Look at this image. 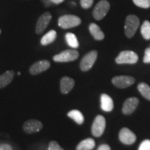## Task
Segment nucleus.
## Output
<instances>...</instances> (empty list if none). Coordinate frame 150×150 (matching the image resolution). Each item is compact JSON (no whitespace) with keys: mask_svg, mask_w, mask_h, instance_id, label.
<instances>
[{"mask_svg":"<svg viewBox=\"0 0 150 150\" xmlns=\"http://www.w3.org/2000/svg\"><path fill=\"white\" fill-rule=\"evenodd\" d=\"M138 90L142 96L150 101V86L145 83H140L138 86Z\"/></svg>","mask_w":150,"mask_h":150,"instance_id":"22","label":"nucleus"},{"mask_svg":"<svg viewBox=\"0 0 150 150\" xmlns=\"http://www.w3.org/2000/svg\"><path fill=\"white\" fill-rule=\"evenodd\" d=\"M42 123L38 120H29L26 121L23 125L24 131L28 134L39 132L42 129Z\"/></svg>","mask_w":150,"mask_h":150,"instance_id":"9","label":"nucleus"},{"mask_svg":"<svg viewBox=\"0 0 150 150\" xmlns=\"http://www.w3.org/2000/svg\"><path fill=\"white\" fill-rule=\"evenodd\" d=\"M141 34L145 40L150 39V22L147 20L144 22L142 24Z\"/></svg>","mask_w":150,"mask_h":150,"instance_id":"23","label":"nucleus"},{"mask_svg":"<svg viewBox=\"0 0 150 150\" xmlns=\"http://www.w3.org/2000/svg\"><path fill=\"white\" fill-rule=\"evenodd\" d=\"M97 150H110V147L109 145H106V144H103L99 146Z\"/></svg>","mask_w":150,"mask_h":150,"instance_id":"30","label":"nucleus"},{"mask_svg":"<svg viewBox=\"0 0 150 150\" xmlns=\"http://www.w3.org/2000/svg\"><path fill=\"white\" fill-rule=\"evenodd\" d=\"M135 79L131 76H117L112 78V83L119 88H125L134 83Z\"/></svg>","mask_w":150,"mask_h":150,"instance_id":"8","label":"nucleus"},{"mask_svg":"<svg viewBox=\"0 0 150 150\" xmlns=\"http://www.w3.org/2000/svg\"><path fill=\"white\" fill-rule=\"evenodd\" d=\"M0 33H1V29H0Z\"/></svg>","mask_w":150,"mask_h":150,"instance_id":"33","label":"nucleus"},{"mask_svg":"<svg viewBox=\"0 0 150 150\" xmlns=\"http://www.w3.org/2000/svg\"><path fill=\"white\" fill-rule=\"evenodd\" d=\"M113 101L107 94L101 95V108L104 111L110 112L113 109Z\"/></svg>","mask_w":150,"mask_h":150,"instance_id":"15","label":"nucleus"},{"mask_svg":"<svg viewBox=\"0 0 150 150\" xmlns=\"http://www.w3.org/2000/svg\"><path fill=\"white\" fill-rule=\"evenodd\" d=\"M51 20L52 15L50 13L46 12L41 15L40 18L38 20L36 26H35V32H36V33H38V34L42 33L47 27Z\"/></svg>","mask_w":150,"mask_h":150,"instance_id":"10","label":"nucleus"},{"mask_svg":"<svg viewBox=\"0 0 150 150\" xmlns=\"http://www.w3.org/2000/svg\"><path fill=\"white\" fill-rule=\"evenodd\" d=\"M89 31L93 37L97 40H102L104 38V34L100 27L95 23H91L89 26Z\"/></svg>","mask_w":150,"mask_h":150,"instance_id":"17","label":"nucleus"},{"mask_svg":"<svg viewBox=\"0 0 150 150\" xmlns=\"http://www.w3.org/2000/svg\"><path fill=\"white\" fill-rule=\"evenodd\" d=\"M143 62L145 63H150V47L146 49L145 56L143 58Z\"/></svg>","mask_w":150,"mask_h":150,"instance_id":"28","label":"nucleus"},{"mask_svg":"<svg viewBox=\"0 0 150 150\" xmlns=\"http://www.w3.org/2000/svg\"><path fill=\"white\" fill-rule=\"evenodd\" d=\"M81 23V20L78 16L74 15H65L60 17L58 21V24L62 29H70L77 27Z\"/></svg>","mask_w":150,"mask_h":150,"instance_id":"2","label":"nucleus"},{"mask_svg":"<svg viewBox=\"0 0 150 150\" xmlns=\"http://www.w3.org/2000/svg\"><path fill=\"white\" fill-rule=\"evenodd\" d=\"M138 56L136 53L132 51H123L120 53L115 59L117 64H134L137 63Z\"/></svg>","mask_w":150,"mask_h":150,"instance_id":"5","label":"nucleus"},{"mask_svg":"<svg viewBox=\"0 0 150 150\" xmlns=\"http://www.w3.org/2000/svg\"><path fill=\"white\" fill-rule=\"evenodd\" d=\"M139 18L134 15H129L127 17L125 21V34L129 38H132L136 33L137 29L139 27Z\"/></svg>","mask_w":150,"mask_h":150,"instance_id":"1","label":"nucleus"},{"mask_svg":"<svg viewBox=\"0 0 150 150\" xmlns=\"http://www.w3.org/2000/svg\"><path fill=\"white\" fill-rule=\"evenodd\" d=\"M56 38V32L54 30H51L49 32L46 33L45 35H43L41 38L40 43L43 46L47 45L49 44H51L53 42Z\"/></svg>","mask_w":150,"mask_h":150,"instance_id":"19","label":"nucleus"},{"mask_svg":"<svg viewBox=\"0 0 150 150\" xmlns=\"http://www.w3.org/2000/svg\"><path fill=\"white\" fill-rule=\"evenodd\" d=\"M15 72L13 70H8L0 75V89L8 86L13 79Z\"/></svg>","mask_w":150,"mask_h":150,"instance_id":"16","label":"nucleus"},{"mask_svg":"<svg viewBox=\"0 0 150 150\" xmlns=\"http://www.w3.org/2000/svg\"><path fill=\"white\" fill-rule=\"evenodd\" d=\"M137 6L142 8H148L150 7V0H133Z\"/></svg>","mask_w":150,"mask_h":150,"instance_id":"24","label":"nucleus"},{"mask_svg":"<svg viewBox=\"0 0 150 150\" xmlns=\"http://www.w3.org/2000/svg\"><path fill=\"white\" fill-rule=\"evenodd\" d=\"M97 58V52L93 51L90 52L89 53H88L82 59L80 63V68L81 70L83 72H86V71H88L92 68V67L93 66V65L95 64V61Z\"/></svg>","mask_w":150,"mask_h":150,"instance_id":"7","label":"nucleus"},{"mask_svg":"<svg viewBox=\"0 0 150 150\" xmlns=\"http://www.w3.org/2000/svg\"><path fill=\"white\" fill-rule=\"evenodd\" d=\"M74 80L69 76H63L60 81V88L63 94H67L72 91L74 86Z\"/></svg>","mask_w":150,"mask_h":150,"instance_id":"14","label":"nucleus"},{"mask_svg":"<svg viewBox=\"0 0 150 150\" xmlns=\"http://www.w3.org/2000/svg\"><path fill=\"white\" fill-rule=\"evenodd\" d=\"M139 104V100L136 97H130L124 103L122 106V112L125 115H130L135 111Z\"/></svg>","mask_w":150,"mask_h":150,"instance_id":"13","label":"nucleus"},{"mask_svg":"<svg viewBox=\"0 0 150 150\" xmlns=\"http://www.w3.org/2000/svg\"><path fill=\"white\" fill-rule=\"evenodd\" d=\"M50 1H51V3L55 4H59L63 2L65 0H50Z\"/></svg>","mask_w":150,"mask_h":150,"instance_id":"31","label":"nucleus"},{"mask_svg":"<svg viewBox=\"0 0 150 150\" xmlns=\"http://www.w3.org/2000/svg\"><path fill=\"white\" fill-rule=\"evenodd\" d=\"M50 62L47 60H41L35 63L30 67L29 72L32 75L40 74L45 71L47 70L50 67Z\"/></svg>","mask_w":150,"mask_h":150,"instance_id":"12","label":"nucleus"},{"mask_svg":"<svg viewBox=\"0 0 150 150\" xmlns=\"http://www.w3.org/2000/svg\"><path fill=\"white\" fill-rule=\"evenodd\" d=\"M65 40L69 46L72 48L76 49L79 47V44L77 38L72 33H67L65 35Z\"/></svg>","mask_w":150,"mask_h":150,"instance_id":"21","label":"nucleus"},{"mask_svg":"<svg viewBox=\"0 0 150 150\" xmlns=\"http://www.w3.org/2000/svg\"><path fill=\"white\" fill-rule=\"evenodd\" d=\"M79 54L77 51L74 50H67L56 54L53 57V60L58 63H67V62L74 61L77 59Z\"/></svg>","mask_w":150,"mask_h":150,"instance_id":"3","label":"nucleus"},{"mask_svg":"<svg viewBox=\"0 0 150 150\" xmlns=\"http://www.w3.org/2000/svg\"><path fill=\"white\" fill-rule=\"evenodd\" d=\"M95 147V142L93 138H88L78 144L76 150H92Z\"/></svg>","mask_w":150,"mask_h":150,"instance_id":"18","label":"nucleus"},{"mask_svg":"<svg viewBox=\"0 0 150 150\" xmlns=\"http://www.w3.org/2000/svg\"><path fill=\"white\" fill-rule=\"evenodd\" d=\"M138 150H150V140L142 141L138 147Z\"/></svg>","mask_w":150,"mask_h":150,"instance_id":"26","label":"nucleus"},{"mask_svg":"<svg viewBox=\"0 0 150 150\" xmlns=\"http://www.w3.org/2000/svg\"><path fill=\"white\" fill-rule=\"evenodd\" d=\"M67 116L72 119L78 125H82L84 122L83 115L79 110H70L67 113Z\"/></svg>","mask_w":150,"mask_h":150,"instance_id":"20","label":"nucleus"},{"mask_svg":"<svg viewBox=\"0 0 150 150\" xmlns=\"http://www.w3.org/2000/svg\"><path fill=\"white\" fill-rule=\"evenodd\" d=\"M94 0H80V3L81 7L84 9L91 8L93 5Z\"/></svg>","mask_w":150,"mask_h":150,"instance_id":"25","label":"nucleus"},{"mask_svg":"<svg viewBox=\"0 0 150 150\" xmlns=\"http://www.w3.org/2000/svg\"><path fill=\"white\" fill-rule=\"evenodd\" d=\"M0 150H13V147L8 144L2 143L0 144Z\"/></svg>","mask_w":150,"mask_h":150,"instance_id":"29","label":"nucleus"},{"mask_svg":"<svg viewBox=\"0 0 150 150\" xmlns=\"http://www.w3.org/2000/svg\"><path fill=\"white\" fill-rule=\"evenodd\" d=\"M18 75H20V74H21V73H20V72H18Z\"/></svg>","mask_w":150,"mask_h":150,"instance_id":"32","label":"nucleus"},{"mask_svg":"<svg viewBox=\"0 0 150 150\" xmlns=\"http://www.w3.org/2000/svg\"><path fill=\"white\" fill-rule=\"evenodd\" d=\"M105 128H106V120L104 117L100 115H97L92 125V134L95 137L101 136L104 134Z\"/></svg>","mask_w":150,"mask_h":150,"instance_id":"6","label":"nucleus"},{"mask_svg":"<svg viewBox=\"0 0 150 150\" xmlns=\"http://www.w3.org/2000/svg\"><path fill=\"white\" fill-rule=\"evenodd\" d=\"M48 150H63L56 141H51L49 144Z\"/></svg>","mask_w":150,"mask_h":150,"instance_id":"27","label":"nucleus"},{"mask_svg":"<svg viewBox=\"0 0 150 150\" xmlns=\"http://www.w3.org/2000/svg\"><path fill=\"white\" fill-rule=\"evenodd\" d=\"M110 9V4L106 0H101L94 8L93 14L95 20H100L106 16Z\"/></svg>","mask_w":150,"mask_h":150,"instance_id":"4","label":"nucleus"},{"mask_svg":"<svg viewBox=\"0 0 150 150\" xmlns=\"http://www.w3.org/2000/svg\"><path fill=\"white\" fill-rule=\"evenodd\" d=\"M120 140L125 145H131L136 140V136L130 129L124 127L119 133Z\"/></svg>","mask_w":150,"mask_h":150,"instance_id":"11","label":"nucleus"}]
</instances>
